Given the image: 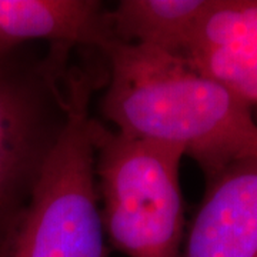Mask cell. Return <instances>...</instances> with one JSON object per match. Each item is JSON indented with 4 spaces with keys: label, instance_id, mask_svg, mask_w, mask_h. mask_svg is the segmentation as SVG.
Wrapping results in <instances>:
<instances>
[{
    "label": "cell",
    "instance_id": "cell-1",
    "mask_svg": "<svg viewBox=\"0 0 257 257\" xmlns=\"http://www.w3.org/2000/svg\"><path fill=\"white\" fill-rule=\"evenodd\" d=\"M100 111L116 132L175 149L206 182L231 163L257 157L254 111L184 57L111 42Z\"/></svg>",
    "mask_w": 257,
    "mask_h": 257
},
{
    "label": "cell",
    "instance_id": "cell-7",
    "mask_svg": "<svg viewBox=\"0 0 257 257\" xmlns=\"http://www.w3.org/2000/svg\"><path fill=\"white\" fill-rule=\"evenodd\" d=\"M211 0H121L109 10L113 40L183 56Z\"/></svg>",
    "mask_w": 257,
    "mask_h": 257
},
{
    "label": "cell",
    "instance_id": "cell-5",
    "mask_svg": "<svg viewBox=\"0 0 257 257\" xmlns=\"http://www.w3.org/2000/svg\"><path fill=\"white\" fill-rule=\"evenodd\" d=\"M180 257H257V157L231 163L206 182Z\"/></svg>",
    "mask_w": 257,
    "mask_h": 257
},
{
    "label": "cell",
    "instance_id": "cell-3",
    "mask_svg": "<svg viewBox=\"0 0 257 257\" xmlns=\"http://www.w3.org/2000/svg\"><path fill=\"white\" fill-rule=\"evenodd\" d=\"M94 175L107 244L126 257H180L183 155L93 123Z\"/></svg>",
    "mask_w": 257,
    "mask_h": 257
},
{
    "label": "cell",
    "instance_id": "cell-9",
    "mask_svg": "<svg viewBox=\"0 0 257 257\" xmlns=\"http://www.w3.org/2000/svg\"><path fill=\"white\" fill-rule=\"evenodd\" d=\"M193 67L257 110V52L229 47H202L186 52Z\"/></svg>",
    "mask_w": 257,
    "mask_h": 257
},
{
    "label": "cell",
    "instance_id": "cell-8",
    "mask_svg": "<svg viewBox=\"0 0 257 257\" xmlns=\"http://www.w3.org/2000/svg\"><path fill=\"white\" fill-rule=\"evenodd\" d=\"M202 47L257 52V0H211L186 52Z\"/></svg>",
    "mask_w": 257,
    "mask_h": 257
},
{
    "label": "cell",
    "instance_id": "cell-2",
    "mask_svg": "<svg viewBox=\"0 0 257 257\" xmlns=\"http://www.w3.org/2000/svg\"><path fill=\"white\" fill-rule=\"evenodd\" d=\"M104 76L69 67L67 119L26 207L0 246V257H109L94 175L92 97Z\"/></svg>",
    "mask_w": 257,
    "mask_h": 257
},
{
    "label": "cell",
    "instance_id": "cell-6",
    "mask_svg": "<svg viewBox=\"0 0 257 257\" xmlns=\"http://www.w3.org/2000/svg\"><path fill=\"white\" fill-rule=\"evenodd\" d=\"M37 42L101 50L114 42L109 10L99 0H0V56Z\"/></svg>",
    "mask_w": 257,
    "mask_h": 257
},
{
    "label": "cell",
    "instance_id": "cell-4",
    "mask_svg": "<svg viewBox=\"0 0 257 257\" xmlns=\"http://www.w3.org/2000/svg\"><path fill=\"white\" fill-rule=\"evenodd\" d=\"M70 53L26 46L0 56V246L63 132Z\"/></svg>",
    "mask_w": 257,
    "mask_h": 257
}]
</instances>
